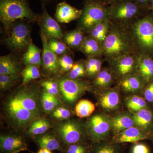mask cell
<instances>
[{"label":"cell","instance_id":"cell-1","mask_svg":"<svg viewBox=\"0 0 153 153\" xmlns=\"http://www.w3.org/2000/svg\"><path fill=\"white\" fill-rule=\"evenodd\" d=\"M102 46L103 55L109 63L124 55L135 54L137 49L130 30L114 23L111 24Z\"/></svg>","mask_w":153,"mask_h":153},{"label":"cell","instance_id":"cell-2","mask_svg":"<svg viewBox=\"0 0 153 153\" xmlns=\"http://www.w3.org/2000/svg\"><path fill=\"white\" fill-rule=\"evenodd\" d=\"M39 17L30 8L28 0H0V19L7 30L18 20L33 22Z\"/></svg>","mask_w":153,"mask_h":153},{"label":"cell","instance_id":"cell-3","mask_svg":"<svg viewBox=\"0 0 153 153\" xmlns=\"http://www.w3.org/2000/svg\"><path fill=\"white\" fill-rule=\"evenodd\" d=\"M131 34L138 53L145 54L153 51V17L145 15L134 22Z\"/></svg>","mask_w":153,"mask_h":153},{"label":"cell","instance_id":"cell-4","mask_svg":"<svg viewBox=\"0 0 153 153\" xmlns=\"http://www.w3.org/2000/svg\"><path fill=\"white\" fill-rule=\"evenodd\" d=\"M149 9L133 0H123L107 7L108 18L114 23H127L144 16Z\"/></svg>","mask_w":153,"mask_h":153},{"label":"cell","instance_id":"cell-5","mask_svg":"<svg viewBox=\"0 0 153 153\" xmlns=\"http://www.w3.org/2000/svg\"><path fill=\"white\" fill-rule=\"evenodd\" d=\"M107 7L94 0H85L78 19V29L88 33L96 25L108 18Z\"/></svg>","mask_w":153,"mask_h":153},{"label":"cell","instance_id":"cell-6","mask_svg":"<svg viewBox=\"0 0 153 153\" xmlns=\"http://www.w3.org/2000/svg\"><path fill=\"white\" fill-rule=\"evenodd\" d=\"M86 129L93 142H100L106 139L112 131L111 117L105 113L94 115L87 123Z\"/></svg>","mask_w":153,"mask_h":153},{"label":"cell","instance_id":"cell-7","mask_svg":"<svg viewBox=\"0 0 153 153\" xmlns=\"http://www.w3.org/2000/svg\"><path fill=\"white\" fill-rule=\"evenodd\" d=\"M23 20L14 22L5 39L6 45L11 49L21 50L29 47L32 43L30 27Z\"/></svg>","mask_w":153,"mask_h":153},{"label":"cell","instance_id":"cell-8","mask_svg":"<svg viewBox=\"0 0 153 153\" xmlns=\"http://www.w3.org/2000/svg\"><path fill=\"white\" fill-rule=\"evenodd\" d=\"M58 85L63 98L69 103H74L90 88L87 81L69 77L60 79Z\"/></svg>","mask_w":153,"mask_h":153},{"label":"cell","instance_id":"cell-9","mask_svg":"<svg viewBox=\"0 0 153 153\" xmlns=\"http://www.w3.org/2000/svg\"><path fill=\"white\" fill-rule=\"evenodd\" d=\"M57 132L61 141L68 146L82 143L86 136L85 128L76 121H68L62 124Z\"/></svg>","mask_w":153,"mask_h":153},{"label":"cell","instance_id":"cell-10","mask_svg":"<svg viewBox=\"0 0 153 153\" xmlns=\"http://www.w3.org/2000/svg\"><path fill=\"white\" fill-rule=\"evenodd\" d=\"M7 107L11 118L19 126L26 125L38 115L24 108L14 96L8 102Z\"/></svg>","mask_w":153,"mask_h":153},{"label":"cell","instance_id":"cell-11","mask_svg":"<svg viewBox=\"0 0 153 153\" xmlns=\"http://www.w3.org/2000/svg\"><path fill=\"white\" fill-rule=\"evenodd\" d=\"M135 54L124 55L110 63L111 65V71L120 79L137 73Z\"/></svg>","mask_w":153,"mask_h":153},{"label":"cell","instance_id":"cell-12","mask_svg":"<svg viewBox=\"0 0 153 153\" xmlns=\"http://www.w3.org/2000/svg\"><path fill=\"white\" fill-rule=\"evenodd\" d=\"M42 14L39 17L41 31L47 39H61L63 38V34L60 26L48 13L45 4H42Z\"/></svg>","mask_w":153,"mask_h":153},{"label":"cell","instance_id":"cell-13","mask_svg":"<svg viewBox=\"0 0 153 153\" xmlns=\"http://www.w3.org/2000/svg\"><path fill=\"white\" fill-rule=\"evenodd\" d=\"M98 97V103L106 112L115 111L120 106L119 91L117 88H102Z\"/></svg>","mask_w":153,"mask_h":153},{"label":"cell","instance_id":"cell-14","mask_svg":"<svg viewBox=\"0 0 153 153\" xmlns=\"http://www.w3.org/2000/svg\"><path fill=\"white\" fill-rule=\"evenodd\" d=\"M24 138L15 135H5L0 137L1 153H19L27 150Z\"/></svg>","mask_w":153,"mask_h":153},{"label":"cell","instance_id":"cell-15","mask_svg":"<svg viewBox=\"0 0 153 153\" xmlns=\"http://www.w3.org/2000/svg\"><path fill=\"white\" fill-rule=\"evenodd\" d=\"M41 38L43 47L42 63L44 68L49 73L57 74L60 68L58 58L57 55L49 48L48 44V39L41 31Z\"/></svg>","mask_w":153,"mask_h":153},{"label":"cell","instance_id":"cell-16","mask_svg":"<svg viewBox=\"0 0 153 153\" xmlns=\"http://www.w3.org/2000/svg\"><path fill=\"white\" fill-rule=\"evenodd\" d=\"M137 73L144 84H148L153 81V60L147 55L138 53L136 55Z\"/></svg>","mask_w":153,"mask_h":153},{"label":"cell","instance_id":"cell-17","mask_svg":"<svg viewBox=\"0 0 153 153\" xmlns=\"http://www.w3.org/2000/svg\"><path fill=\"white\" fill-rule=\"evenodd\" d=\"M148 133L136 126L132 127L114 135L113 143H136L142 140L148 139Z\"/></svg>","mask_w":153,"mask_h":153},{"label":"cell","instance_id":"cell-18","mask_svg":"<svg viewBox=\"0 0 153 153\" xmlns=\"http://www.w3.org/2000/svg\"><path fill=\"white\" fill-rule=\"evenodd\" d=\"M82 11V10H78L66 2H61L57 4L55 17L57 22L67 24L74 20H78Z\"/></svg>","mask_w":153,"mask_h":153},{"label":"cell","instance_id":"cell-19","mask_svg":"<svg viewBox=\"0 0 153 153\" xmlns=\"http://www.w3.org/2000/svg\"><path fill=\"white\" fill-rule=\"evenodd\" d=\"M37 95L35 91L25 88L19 91L14 96L24 108L39 115V105Z\"/></svg>","mask_w":153,"mask_h":153},{"label":"cell","instance_id":"cell-20","mask_svg":"<svg viewBox=\"0 0 153 153\" xmlns=\"http://www.w3.org/2000/svg\"><path fill=\"white\" fill-rule=\"evenodd\" d=\"M119 83L121 88L128 93L139 92L143 90L144 85L141 78L137 73L121 78Z\"/></svg>","mask_w":153,"mask_h":153},{"label":"cell","instance_id":"cell-21","mask_svg":"<svg viewBox=\"0 0 153 153\" xmlns=\"http://www.w3.org/2000/svg\"><path fill=\"white\" fill-rule=\"evenodd\" d=\"M135 126L147 132L153 125V112L147 108L140 110L131 114Z\"/></svg>","mask_w":153,"mask_h":153},{"label":"cell","instance_id":"cell-22","mask_svg":"<svg viewBox=\"0 0 153 153\" xmlns=\"http://www.w3.org/2000/svg\"><path fill=\"white\" fill-rule=\"evenodd\" d=\"M111 117L112 131L114 135L126 129L135 126L131 115L127 113H121Z\"/></svg>","mask_w":153,"mask_h":153},{"label":"cell","instance_id":"cell-23","mask_svg":"<svg viewBox=\"0 0 153 153\" xmlns=\"http://www.w3.org/2000/svg\"><path fill=\"white\" fill-rule=\"evenodd\" d=\"M79 49L88 57H100L103 55L102 45L90 36L85 37Z\"/></svg>","mask_w":153,"mask_h":153},{"label":"cell","instance_id":"cell-24","mask_svg":"<svg viewBox=\"0 0 153 153\" xmlns=\"http://www.w3.org/2000/svg\"><path fill=\"white\" fill-rule=\"evenodd\" d=\"M111 22L108 18L104 19L94 27L88 32L89 36L95 38L102 45L108 33Z\"/></svg>","mask_w":153,"mask_h":153},{"label":"cell","instance_id":"cell-25","mask_svg":"<svg viewBox=\"0 0 153 153\" xmlns=\"http://www.w3.org/2000/svg\"><path fill=\"white\" fill-rule=\"evenodd\" d=\"M41 52V49L32 42L23 55V60L24 64L26 66L33 65L38 67L41 66L42 60Z\"/></svg>","mask_w":153,"mask_h":153},{"label":"cell","instance_id":"cell-26","mask_svg":"<svg viewBox=\"0 0 153 153\" xmlns=\"http://www.w3.org/2000/svg\"><path fill=\"white\" fill-rule=\"evenodd\" d=\"M19 71V65L10 55H7L0 58V74L17 75Z\"/></svg>","mask_w":153,"mask_h":153},{"label":"cell","instance_id":"cell-27","mask_svg":"<svg viewBox=\"0 0 153 153\" xmlns=\"http://www.w3.org/2000/svg\"><path fill=\"white\" fill-rule=\"evenodd\" d=\"M114 74L110 69L104 68L95 76L94 84L101 88H109L114 82Z\"/></svg>","mask_w":153,"mask_h":153},{"label":"cell","instance_id":"cell-28","mask_svg":"<svg viewBox=\"0 0 153 153\" xmlns=\"http://www.w3.org/2000/svg\"><path fill=\"white\" fill-rule=\"evenodd\" d=\"M36 141L41 148L46 149L50 151H63L59 141L53 135L47 134L38 137L36 139Z\"/></svg>","mask_w":153,"mask_h":153},{"label":"cell","instance_id":"cell-29","mask_svg":"<svg viewBox=\"0 0 153 153\" xmlns=\"http://www.w3.org/2000/svg\"><path fill=\"white\" fill-rule=\"evenodd\" d=\"M85 38L84 32L77 28L66 33L63 37V39L68 47L74 49H79Z\"/></svg>","mask_w":153,"mask_h":153},{"label":"cell","instance_id":"cell-30","mask_svg":"<svg viewBox=\"0 0 153 153\" xmlns=\"http://www.w3.org/2000/svg\"><path fill=\"white\" fill-rule=\"evenodd\" d=\"M95 109L94 104L88 100H82L75 106V111L77 117L84 118L90 116Z\"/></svg>","mask_w":153,"mask_h":153},{"label":"cell","instance_id":"cell-31","mask_svg":"<svg viewBox=\"0 0 153 153\" xmlns=\"http://www.w3.org/2000/svg\"><path fill=\"white\" fill-rule=\"evenodd\" d=\"M50 127L49 121L46 119H39L34 120L31 124L28 130V134L32 136L42 134L46 132Z\"/></svg>","mask_w":153,"mask_h":153},{"label":"cell","instance_id":"cell-32","mask_svg":"<svg viewBox=\"0 0 153 153\" xmlns=\"http://www.w3.org/2000/svg\"><path fill=\"white\" fill-rule=\"evenodd\" d=\"M125 102L126 106L132 112H135L148 108L146 100L139 96L135 95L128 97L126 99Z\"/></svg>","mask_w":153,"mask_h":153},{"label":"cell","instance_id":"cell-33","mask_svg":"<svg viewBox=\"0 0 153 153\" xmlns=\"http://www.w3.org/2000/svg\"><path fill=\"white\" fill-rule=\"evenodd\" d=\"M41 99L42 106L45 112H51L59 105V101L56 95L51 94L46 91L42 93Z\"/></svg>","mask_w":153,"mask_h":153},{"label":"cell","instance_id":"cell-34","mask_svg":"<svg viewBox=\"0 0 153 153\" xmlns=\"http://www.w3.org/2000/svg\"><path fill=\"white\" fill-rule=\"evenodd\" d=\"M23 84H26L31 80L40 77V72L38 66L33 65H27L22 72Z\"/></svg>","mask_w":153,"mask_h":153},{"label":"cell","instance_id":"cell-35","mask_svg":"<svg viewBox=\"0 0 153 153\" xmlns=\"http://www.w3.org/2000/svg\"><path fill=\"white\" fill-rule=\"evenodd\" d=\"M90 153H120V150L116 143H102L95 146Z\"/></svg>","mask_w":153,"mask_h":153},{"label":"cell","instance_id":"cell-36","mask_svg":"<svg viewBox=\"0 0 153 153\" xmlns=\"http://www.w3.org/2000/svg\"><path fill=\"white\" fill-rule=\"evenodd\" d=\"M56 38L48 39V44L51 50L56 55H66L68 49L66 44Z\"/></svg>","mask_w":153,"mask_h":153},{"label":"cell","instance_id":"cell-37","mask_svg":"<svg viewBox=\"0 0 153 153\" xmlns=\"http://www.w3.org/2000/svg\"><path fill=\"white\" fill-rule=\"evenodd\" d=\"M86 74L85 64L80 61L74 63L69 72V77L72 79H79Z\"/></svg>","mask_w":153,"mask_h":153},{"label":"cell","instance_id":"cell-38","mask_svg":"<svg viewBox=\"0 0 153 153\" xmlns=\"http://www.w3.org/2000/svg\"><path fill=\"white\" fill-rule=\"evenodd\" d=\"M17 75L0 74V88L1 90H5L13 85L18 79Z\"/></svg>","mask_w":153,"mask_h":153},{"label":"cell","instance_id":"cell-39","mask_svg":"<svg viewBox=\"0 0 153 153\" xmlns=\"http://www.w3.org/2000/svg\"><path fill=\"white\" fill-rule=\"evenodd\" d=\"M59 67L63 71H71L74 65V60L72 57L67 55H61L58 58Z\"/></svg>","mask_w":153,"mask_h":153},{"label":"cell","instance_id":"cell-40","mask_svg":"<svg viewBox=\"0 0 153 153\" xmlns=\"http://www.w3.org/2000/svg\"><path fill=\"white\" fill-rule=\"evenodd\" d=\"M41 85L45 88L46 91L51 94L56 95L59 92V86L58 84L52 80H48L42 81Z\"/></svg>","mask_w":153,"mask_h":153},{"label":"cell","instance_id":"cell-41","mask_svg":"<svg viewBox=\"0 0 153 153\" xmlns=\"http://www.w3.org/2000/svg\"><path fill=\"white\" fill-rule=\"evenodd\" d=\"M88 148L82 143L73 144L68 146L66 153H88Z\"/></svg>","mask_w":153,"mask_h":153},{"label":"cell","instance_id":"cell-42","mask_svg":"<svg viewBox=\"0 0 153 153\" xmlns=\"http://www.w3.org/2000/svg\"><path fill=\"white\" fill-rule=\"evenodd\" d=\"M53 117L58 119H66L70 117L71 112L68 109L63 107H59L52 113Z\"/></svg>","mask_w":153,"mask_h":153},{"label":"cell","instance_id":"cell-43","mask_svg":"<svg viewBox=\"0 0 153 153\" xmlns=\"http://www.w3.org/2000/svg\"><path fill=\"white\" fill-rule=\"evenodd\" d=\"M100 57H88L85 63L86 74L90 77L99 58Z\"/></svg>","mask_w":153,"mask_h":153},{"label":"cell","instance_id":"cell-44","mask_svg":"<svg viewBox=\"0 0 153 153\" xmlns=\"http://www.w3.org/2000/svg\"><path fill=\"white\" fill-rule=\"evenodd\" d=\"M146 101L150 103L153 102V81L148 84L143 92Z\"/></svg>","mask_w":153,"mask_h":153},{"label":"cell","instance_id":"cell-45","mask_svg":"<svg viewBox=\"0 0 153 153\" xmlns=\"http://www.w3.org/2000/svg\"><path fill=\"white\" fill-rule=\"evenodd\" d=\"M131 153H150V150L144 144L137 143L132 148Z\"/></svg>","mask_w":153,"mask_h":153},{"label":"cell","instance_id":"cell-46","mask_svg":"<svg viewBox=\"0 0 153 153\" xmlns=\"http://www.w3.org/2000/svg\"><path fill=\"white\" fill-rule=\"evenodd\" d=\"M133 1L135 2L140 5L150 10L151 3L152 0H133Z\"/></svg>","mask_w":153,"mask_h":153},{"label":"cell","instance_id":"cell-47","mask_svg":"<svg viewBox=\"0 0 153 153\" xmlns=\"http://www.w3.org/2000/svg\"><path fill=\"white\" fill-rule=\"evenodd\" d=\"M37 153H52L51 151L44 148H41Z\"/></svg>","mask_w":153,"mask_h":153},{"label":"cell","instance_id":"cell-48","mask_svg":"<svg viewBox=\"0 0 153 153\" xmlns=\"http://www.w3.org/2000/svg\"><path fill=\"white\" fill-rule=\"evenodd\" d=\"M122 1L123 0H107V4L108 5L109 4L110 5Z\"/></svg>","mask_w":153,"mask_h":153},{"label":"cell","instance_id":"cell-49","mask_svg":"<svg viewBox=\"0 0 153 153\" xmlns=\"http://www.w3.org/2000/svg\"><path fill=\"white\" fill-rule=\"evenodd\" d=\"M99 2L101 3L102 4H104L105 5H107V0H94Z\"/></svg>","mask_w":153,"mask_h":153},{"label":"cell","instance_id":"cell-50","mask_svg":"<svg viewBox=\"0 0 153 153\" xmlns=\"http://www.w3.org/2000/svg\"><path fill=\"white\" fill-rule=\"evenodd\" d=\"M40 1L42 3V4H45L47 3L50 2L52 1H54V0H40Z\"/></svg>","mask_w":153,"mask_h":153},{"label":"cell","instance_id":"cell-51","mask_svg":"<svg viewBox=\"0 0 153 153\" xmlns=\"http://www.w3.org/2000/svg\"><path fill=\"white\" fill-rule=\"evenodd\" d=\"M150 9L151 10H152L153 12V0H152V3H151Z\"/></svg>","mask_w":153,"mask_h":153}]
</instances>
